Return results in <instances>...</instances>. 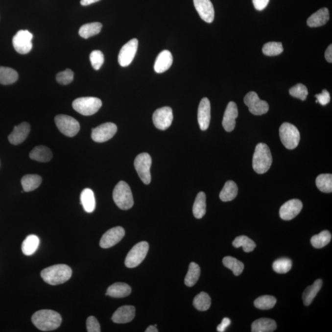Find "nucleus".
<instances>
[{
    "label": "nucleus",
    "mask_w": 332,
    "mask_h": 332,
    "mask_svg": "<svg viewBox=\"0 0 332 332\" xmlns=\"http://www.w3.org/2000/svg\"><path fill=\"white\" fill-rule=\"evenodd\" d=\"M80 199L81 204L86 213H91L95 210V199L92 190H83L81 193Z\"/></svg>",
    "instance_id": "27"
},
{
    "label": "nucleus",
    "mask_w": 332,
    "mask_h": 332,
    "mask_svg": "<svg viewBox=\"0 0 332 332\" xmlns=\"http://www.w3.org/2000/svg\"><path fill=\"white\" fill-rule=\"evenodd\" d=\"M131 287L127 284L117 283L108 288L107 295L113 298H124L131 294Z\"/></svg>",
    "instance_id": "24"
},
{
    "label": "nucleus",
    "mask_w": 332,
    "mask_h": 332,
    "mask_svg": "<svg viewBox=\"0 0 332 332\" xmlns=\"http://www.w3.org/2000/svg\"><path fill=\"white\" fill-rule=\"evenodd\" d=\"M30 126L28 122H23L18 126L14 127L13 132L8 137L9 141L13 145L21 144L25 140L29 134Z\"/></svg>",
    "instance_id": "20"
},
{
    "label": "nucleus",
    "mask_w": 332,
    "mask_h": 332,
    "mask_svg": "<svg viewBox=\"0 0 332 332\" xmlns=\"http://www.w3.org/2000/svg\"><path fill=\"white\" fill-rule=\"evenodd\" d=\"M230 324H231L230 319L229 318H227V317H225V318L222 320V321H221V324L218 325V326H217V328H216V330H217V331L219 332H225L226 329H227V327L229 326Z\"/></svg>",
    "instance_id": "50"
},
{
    "label": "nucleus",
    "mask_w": 332,
    "mask_h": 332,
    "mask_svg": "<svg viewBox=\"0 0 332 332\" xmlns=\"http://www.w3.org/2000/svg\"><path fill=\"white\" fill-rule=\"evenodd\" d=\"M289 93L292 97L304 101L307 99L308 95V91L306 86L300 83L291 88L289 90Z\"/></svg>",
    "instance_id": "44"
},
{
    "label": "nucleus",
    "mask_w": 332,
    "mask_h": 332,
    "mask_svg": "<svg viewBox=\"0 0 332 332\" xmlns=\"http://www.w3.org/2000/svg\"><path fill=\"white\" fill-rule=\"evenodd\" d=\"M102 105V101L99 98L93 97L76 98L72 103L74 110L84 116H91L96 114Z\"/></svg>",
    "instance_id": "5"
},
{
    "label": "nucleus",
    "mask_w": 332,
    "mask_h": 332,
    "mask_svg": "<svg viewBox=\"0 0 332 332\" xmlns=\"http://www.w3.org/2000/svg\"><path fill=\"white\" fill-rule=\"evenodd\" d=\"M315 97L317 98L316 103L319 102L322 106L328 104L331 101V95L328 91L326 90L322 91L321 94L315 95Z\"/></svg>",
    "instance_id": "48"
},
{
    "label": "nucleus",
    "mask_w": 332,
    "mask_h": 332,
    "mask_svg": "<svg viewBox=\"0 0 332 332\" xmlns=\"http://www.w3.org/2000/svg\"><path fill=\"white\" fill-rule=\"evenodd\" d=\"M325 57L329 63L332 62V45H330L325 52Z\"/></svg>",
    "instance_id": "51"
},
{
    "label": "nucleus",
    "mask_w": 332,
    "mask_h": 332,
    "mask_svg": "<svg viewBox=\"0 0 332 332\" xmlns=\"http://www.w3.org/2000/svg\"><path fill=\"white\" fill-rule=\"evenodd\" d=\"M303 204L299 199H291L281 207L280 215L284 220H291L302 210Z\"/></svg>",
    "instance_id": "16"
},
{
    "label": "nucleus",
    "mask_w": 332,
    "mask_h": 332,
    "mask_svg": "<svg viewBox=\"0 0 332 332\" xmlns=\"http://www.w3.org/2000/svg\"><path fill=\"white\" fill-rule=\"evenodd\" d=\"M125 230L123 228L117 227L108 230L102 236L100 241V246L103 249H108L116 245L124 237Z\"/></svg>",
    "instance_id": "15"
},
{
    "label": "nucleus",
    "mask_w": 332,
    "mask_h": 332,
    "mask_svg": "<svg viewBox=\"0 0 332 332\" xmlns=\"http://www.w3.org/2000/svg\"><path fill=\"white\" fill-rule=\"evenodd\" d=\"M329 19V9L321 8L309 17L307 21V25L310 27H318L326 24Z\"/></svg>",
    "instance_id": "23"
},
{
    "label": "nucleus",
    "mask_w": 332,
    "mask_h": 332,
    "mask_svg": "<svg viewBox=\"0 0 332 332\" xmlns=\"http://www.w3.org/2000/svg\"><path fill=\"white\" fill-rule=\"evenodd\" d=\"M192 213L194 217L200 219L203 217L206 213V196L204 192H199L197 195L193 207Z\"/></svg>",
    "instance_id": "30"
},
{
    "label": "nucleus",
    "mask_w": 332,
    "mask_h": 332,
    "mask_svg": "<svg viewBox=\"0 0 332 332\" xmlns=\"http://www.w3.org/2000/svg\"><path fill=\"white\" fill-rule=\"evenodd\" d=\"M269 0H252L255 8L258 11L263 10L269 3Z\"/></svg>",
    "instance_id": "49"
},
{
    "label": "nucleus",
    "mask_w": 332,
    "mask_h": 332,
    "mask_svg": "<svg viewBox=\"0 0 332 332\" xmlns=\"http://www.w3.org/2000/svg\"><path fill=\"white\" fill-rule=\"evenodd\" d=\"M40 239L37 236L28 235L22 244V251L26 256H32L39 247Z\"/></svg>",
    "instance_id": "29"
},
{
    "label": "nucleus",
    "mask_w": 332,
    "mask_h": 332,
    "mask_svg": "<svg viewBox=\"0 0 332 332\" xmlns=\"http://www.w3.org/2000/svg\"><path fill=\"white\" fill-rule=\"evenodd\" d=\"M72 270L67 264H59L47 267L41 272V277L48 285H62L71 279Z\"/></svg>",
    "instance_id": "2"
},
{
    "label": "nucleus",
    "mask_w": 332,
    "mask_h": 332,
    "mask_svg": "<svg viewBox=\"0 0 332 332\" xmlns=\"http://www.w3.org/2000/svg\"><path fill=\"white\" fill-rule=\"evenodd\" d=\"M55 122L59 131L67 137L75 136L80 129L78 121L69 115H57L55 117Z\"/></svg>",
    "instance_id": "8"
},
{
    "label": "nucleus",
    "mask_w": 332,
    "mask_h": 332,
    "mask_svg": "<svg viewBox=\"0 0 332 332\" xmlns=\"http://www.w3.org/2000/svg\"><path fill=\"white\" fill-rule=\"evenodd\" d=\"M136 308L133 306H123L119 308L112 316V321L116 324L128 323L134 319Z\"/></svg>",
    "instance_id": "21"
},
{
    "label": "nucleus",
    "mask_w": 332,
    "mask_h": 332,
    "mask_svg": "<svg viewBox=\"0 0 332 332\" xmlns=\"http://www.w3.org/2000/svg\"><path fill=\"white\" fill-rule=\"evenodd\" d=\"M223 263L227 268L231 269L235 276H239L244 270V265L242 262L234 257L227 256L223 259Z\"/></svg>",
    "instance_id": "38"
},
{
    "label": "nucleus",
    "mask_w": 332,
    "mask_h": 332,
    "mask_svg": "<svg viewBox=\"0 0 332 332\" xmlns=\"http://www.w3.org/2000/svg\"><path fill=\"white\" fill-rule=\"evenodd\" d=\"M238 189L237 185L232 180L225 183L224 187L221 190L220 193V199L223 202L233 200L237 197Z\"/></svg>",
    "instance_id": "32"
},
{
    "label": "nucleus",
    "mask_w": 332,
    "mask_h": 332,
    "mask_svg": "<svg viewBox=\"0 0 332 332\" xmlns=\"http://www.w3.org/2000/svg\"><path fill=\"white\" fill-rule=\"evenodd\" d=\"M238 117L237 105L234 102L228 103L222 121L223 128L227 132H232L236 126V119Z\"/></svg>",
    "instance_id": "19"
},
{
    "label": "nucleus",
    "mask_w": 332,
    "mask_h": 332,
    "mask_svg": "<svg viewBox=\"0 0 332 332\" xmlns=\"http://www.w3.org/2000/svg\"><path fill=\"white\" fill-rule=\"evenodd\" d=\"M280 136L281 142L286 148L293 150L297 148L300 141V134L294 125L285 122L280 128Z\"/></svg>",
    "instance_id": "6"
},
{
    "label": "nucleus",
    "mask_w": 332,
    "mask_h": 332,
    "mask_svg": "<svg viewBox=\"0 0 332 332\" xmlns=\"http://www.w3.org/2000/svg\"><path fill=\"white\" fill-rule=\"evenodd\" d=\"M211 298L206 292H201L194 298L193 306L199 311H207L211 307Z\"/></svg>",
    "instance_id": "36"
},
{
    "label": "nucleus",
    "mask_w": 332,
    "mask_h": 332,
    "mask_svg": "<svg viewBox=\"0 0 332 332\" xmlns=\"http://www.w3.org/2000/svg\"><path fill=\"white\" fill-rule=\"evenodd\" d=\"M74 73L71 69H66V71L60 72L57 74V81L62 85H67L71 83L73 80Z\"/></svg>",
    "instance_id": "46"
},
{
    "label": "nucleus",
    "mask_w": 332,
    "mask_h": 332,
    "mask_svg": "<svg viewBox=\"0 0 332 332\" xmlns=\"http://www.w3.org/2000/svg\"><path fill=\"white\" fill-rule=\"evenodd\" d=\"M173 113L171 108L165 107L156 110L153 115V121L156 128L165 131L171 126Z\"/></svg>",
    "instance_id": "13"
},
{
    "label": "nucleus",
    "mask_w": 332,
    "mask_h": 332,
    "mask_svg": "<svg viewBox=\"0 0 332 332\" xmlns=\"http://www.w3.org/2000/svg\"><path fill=\"white\" fill-rule=\"evenodd\" d=\"M149 250L148 242L142 241L135 245L125 260V265L127 268H133L140 264L145 259Z\"/></svg>",
    "instance_id": "7"
},
{
    "label": "nucleus",
    "mask_w": 332,
    "mask_h": 332,
    "mask_svg": "<svg viewBox=\"0 0 332 332\" xmlns=\"http://www.w3.org/2000/svg\"><path fill=\"white\" fill-rule=\"evenodd\" d=\"M200 274V267L194 262H191L190 264L189 271L185 278V285L188 287H192L195 285L198 282Z\"/></svg>",
    "instance_id": "34"
},
{
    "label": "nucleus",
    "mask_w": 332,
    "mask_h": 332,
    "mask_svg": "<svg viewBox=\"0 0 332 332\" xmlns=\"http://www.w3.org/2000/svg\"><path fill=\"white\" fill-rule=\"evenodd\" d=\"M18 79V73L15 70L9 67H0V84L11 85Z\"/></svg>",
    "instance_id": "35"
},
{
    "label": "nucleus",
    "mask_w": 332,
    "mask_h": 332,
    "mask_svg": "<svg viewBox=\"0 0 332 332\" xmlns=\"http://www.w3.org/2000/svg\"><path fill=\"white\" fill-rule=\"evenodd\" d=\"M194 5L199 16L207 23H212L215 17V11L211 0H193Z\"/></svg>",
    "instance_id": "17"
},
{
    "label": "nucleus",
    "mask_w": 332,
    "mask_h": 332,
    "mask_svg": "<svg viewBox=\"0 0 332 332\" xmlns=\"http://www.w3.org/2000/svg\"><path fill=\"white\" fill-rule=\"evenodd\" d=\"M117 132V125L112 122H106L92 130L93 140L96 142L102 143L109 141Z\"/></svg>",
    "instance_id": "12"
},
{
    "label": "nucleus",
    "mask_w": 332,
    "mask_h": 332,
    "mask_svg": "<svg viewBox=\"0 0 332 332\" xmlns=\"http://www.w3.org/2000/svg\"><path fill=\"white\" fill-rule=\"evenodd\" d=\"M86 327L88 332H100L101 331L99 323L95 316H90L86 321Z\"/></svg>",
    "instance_id": "47"
},
{
    "label": "nucleus",
    "mask_w": 332,
    "mask_h": 332,
    "mask_svg": "<svg viewBox=\"0 0 332 332\" xmlns=\"http://www.w3.org/2000/svg\"><path fill=\"white\" fill-rule=\"evenodd\" d=\"M151 156L149 154L141 153L135 159L134 166L142 181L146 185L151 182L150 168L151 166Z\"/></svg>",
    "instance_id": "9"
},
{
    "label": "nucleus",
    "mask_w": 332,
    "mask_h": 332,
    "mask_svg": "<svg viewBox=\"0 0 332 332\" xmlns=\"http://www.w3.org/2000/svg\"><path fill=\"white\" fill-rule=\"evenodd\" d=\"M211 103L208 98L204 97L199 103L198 112V120L202 131L208 129L211 121Z\"/></svg>",
    "instance_id": "18"
},
{
    "label": "nucleus",
    "mask_w": 332,
    "mask_h": 332,
    "mask_svg": "<svg viewBox=\"0 0 332 332\" xmlns=\"http://www.w3.org/2000/svg\"><path fill=\"white\" fill-rule=\"evenodd\" d=\"M244 101L252 114L259 116L268 112V103L266 101L261 100L258 95L253 91L249 92L245 96Z\"/></svg>",
    "instance_id": "10"
},
{
    "label": "nucleus",
    "mask_w": 332,
    "mask_h": 332,
    "mask_svg": "<svg viewBox=\"0 0 332 332\" xmlns=\"http://www.w3.org/2000/svg\"><path fill=\"white\" fill-rule=\"evenodd\" d=\"M30 158L38 162L47 163L52 158V151L45 146H37L30 153Z\"/></svg>",
    "instance_id": "26"
},
{
    "label": "nucleus",
    "mask_w": 332,
    "mask_h": 332,
    "mask_svg": "<svg viewBox=\"0 0 332 332\" xmlns=\"http://www.w3.org/2000/svg\"><path fill=\"white\" fill-rule=\"evenodd\" d=\"M32 321L40 331L49 332L59 328L62 323V317L53 310L42 309L33 314Z\"/></svg>",
    "instance_id": "1"
},
{
    "label": "nucleus",
    "mask_w": 332,
    "mask_h": 332,
    "mask_svg": "<svg viewBox=\"0 0 332 332\" xmlns=\"http://www.w3.org/2000/svg\"><path fill=\"white\" fill-rule=\"evenodd\" d=\"M233 245L236 248L242 247L245 252H251L256 247L254 240L245 236H240L233 240Z\"/></svg>",
    "instance_id": "40"
},
{
    "label": "nucleus",
    "mask_w": 332,
    "mask_h": 332,
    "mask_svg": "<svg viewBox=\"0 0 332 332\" xmlns=\"http://www.w3.org/2000/svg\"><path fill=\"white\" fill-rule=\"evenodd\" d=\"M100 0H81V4L82 6H88L91 4L96 3V2L99 1Z\"/></svg>",
    "instance_id": "52"
},
{
    "label": "nucleus",
    "mask_w": 332,
    "mask_h": 332,
    "mask_svg": "<svg viewBox=\"0 0 332 332\" xmlns=\"http://www.w3.org/2000/svg\"><path fill=\"white\" fill-rule=\"evenodd\" d=\"M90 61L93 68L95 71H98L104 62V56H103V53L100 50H93L90 54Z\"/></svg>",
    "instance_id": "45"
},
{
    "label": "nucleus",
    "mask_w": 332,
    "mask_h": 332,
    "mask_svg": "<svg viewBox=\"0 0 332 332\" xmlns=\"http://www.w3.org/2000/svg\"><path fill=\"white\" fill-rule=\"evenodd\" d=\"M102 25L100 23H92L85 24L79 30V35L85 39L98 34L102 30Z\"/></svg>",
    "instance_id": "33"
},
{
    "label": "nucleus",
    "mask_w": 332,
    "mask_h": 332,
    "mask_svg": "<svg viewBox=\"0 0 332 332\" xmlns=\"http://www.w3.org/2000/svg\"><path fill=\"white\" fill-rule=\"evenodd\" d=\"M271 151L265 143H260L256 146L253 156L252 166L255 172L263 174L270 168L272 165Z\"/></svg>",
    "instance_id": "3"
},
{
    "label": "nucleus",
    "mask_w": 332,
    "mask_h": 332,
    "mask_svg": "<svg viewBox=\"0 0 332 332\" xmlns=\"http://www.w3.org/2000/svg\"><path fill=\"white\" fill-rule=\"evenodd\" d=\"M138 40L134 38L125 44L120 50L119 62L121 67H127L131 64L138 49Z\"/></svg>",
    "instance_id": "14"
},
{
    "label": "nucleus",
    "mask_w": 332,
    "mask_h": 332,
    "mask_svg": "<svg viewBox=\"0 0 332 332\" xmlns=\"http://www.w3.org/2000/svg\"><path fill=\"white\" fill-rule=\"evenodd\" d=\"M113 198L117 206L122 210H128L134 205L131 190L124 181H120L115 187Z\"/></svg>",
    "instance_id": "4"
},
{
    "label": "nucleus",
    "mask_w": 332,
    "mask_h": 332,
    "mask_svg": "<svg viewBox=\"0 0 332 332\" xmlns=\"http://www.w3.org/2000/svg\"><path fill=\"white\" fill-rule=\"evenodd\" d=\"M283 50L282 43L280 42H268L262 48V51L267 56H276L281 54Z\"/></svg>",
    "instance_id": "42"
},
{
    "label": "nucleus",
    "mask_w": 332,
    "mask_h": 332,
    "mask_svg": "<svg viewBox=\"0 0 332 332\" xmlns=\"http://www.w3.org/2000/svg\"><path fill=\"white\" fill-rule=\"evenodd\" d=\"M331 239V233L329 231L324 230L319 234L313 236L311 237V243L314 247L316 249H321L329 244Z\"/></svg>",
    "instance_id": "37"
},
{
    "label": "nucleus",
    "mask_w": 332,
    "mask_h": 332,
    "mask_svg": "<svg viewBox=\"0 0 332 332\" xmlns=\"http://www.w3.org/2000/svg\"><path fill=\"white\" fill-rule=\"evenodd\" d=\"M42 182V177L36 174H28L24 175L21 180L24 191L30 192L33 191L40 187Z\"/></svg>",
    "instance_id": "31"
},
{
    "label": "nucleus",
    "mask_w": 332,
    "mask_h": 332,
    "mask_svg": "<svg viewBox=\"0 0 332 332\" xmlns=\"http://www.w3.org/2000/svg\"><path fill=\"white\" fill-rule=\"evenodd\" d=\"M277 300L271 295H263L257 298L254 302L255 307L261 310H268L275 306Z\"/></svg>",
    "instance_id": "41"
},
{
    "label": "nucleus",
    "mask_w": 332,
    "mask_h": 332,
    "mask_svg": "<svg viewBox=\"0 0 332 332\" xmlns=\"http://www.w3.org/2000/svg\"><path fill=\"white\" fill-rule=\"evenodd\" d=\"M158 329L155 326H150L146 329L145 332H158Z\"/></svg>",
    "instance_id": "53"
},
{
    "label": "nucleus",
    "mask_w": 332,
    "mask_h": 332,
    "mask_svg": "<svg viewBox=\"0 0 332 332\" xmlns=\"http://www.w3.org/2000/svg\"><path fill=\"white\" fill-rule=\"evenodd\" d=\"M33 35L28 30H19L14 35L13 45L17 52L21 54H26L32 49Z\"/></svg>",
    "instance_id": "11"
},
{
    "label": "nucleus",
    "mask_w": 332,
    "mask_h": 332,
    "mask_svg": "<svg viewBox=\"0 0 332 332\" xmlns=\"http://www.w3.org/2000/svg\"><path fill=\"white\" fill-rule=\"evenodd\" d=\"M316 186L320 191L326 193L332 191V175L324 174L318 175L316 180Z\"/></svg>",
    "instance_id": "39"
},
{
    "label": "nucleus",
    "mask_w": 332,
    "mask_h": 332,
    "mask_svg": "<svg viewBox=\"0 0 332 332\" xmlns=\"http://www.w3.org/2000/svg\"><path fill=\"white\" fill-rule=\"evenodd\" d=\"M292 263L291 260L287 258H282L277 260L273 264L274 271L279 274L288 273L292 268Z\"/></svg>",
    "instance_id": "43"
},
{
    "label": "nucleus",
    "mask_w": 332,
    "mask_h": 332,
    "mask_svg": "<svg viewBox=\"0 0 332 332\" xmlns=\"http://www.w3.org/2000/svg\"><path fill=\"white\" fill-rule=\"evenodd\" d=\"M277 328L276 322L268 318L256 320L252 324V332H272Z\"/></svg>",
    "instance_id": "25"
},
{
    "label": "nucleus",
    "mask_w": 332,
    "mask_h": 332,
    "mask_svg": "<svg viewBox=\"0 0 332 332\" xmlns=\"http://www.w3.org/2000/svg\"><path fill=\"white\" fill-rule=\"evenodd\" d=\"M322 286V281L317 280L311 285L308 286L303 293V300L304 305L309 306L316 297Z\"/></svg>",
    "instance_id": "28"
},
{
    "label": "nucleus",
    "mask_w": 332,
    "mask_h": 332,
    "mask_svg": "<svg viewBox=\"0 0 332 332\" xmlns=\"http://www.w3.org/2000/svg\"><path fill=\"white\" fill-rule=\"evenodd\" d=\"M173 57L171 52L167 50H163L156 59L154 69L156 73H162L167 71L171 67Z\"/></svg>",
    "instance_id": "22"
}]
</instances>
